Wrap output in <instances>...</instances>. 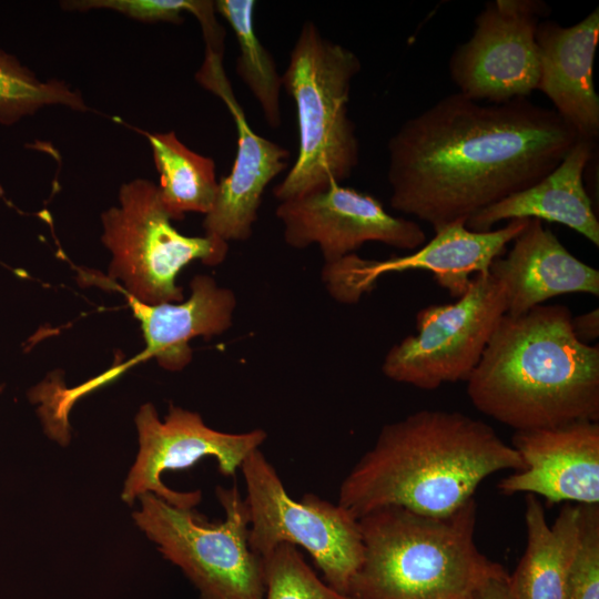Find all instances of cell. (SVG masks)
I'll return each instance as SVG.
<instances>
[{"label": "cell", "instance_id": "1", "mask_svg": "<svg viewBox=\"0 0 599 599\" xmlns=\"http://www.w3.org/2000/svg\"><path fill=\"white\" fill-rule=\"evenodd\" d=\"M579 139L554 109L517 98L484 104L451 93L390 136V206L435 231L524 191Z\"/></svg>", "mask_w": 599, "mask_h": 599}, {"label": "cell", "instance_id": "2", "mask_svg": "<svg viewBox=\"0 0 599 599\" xmlns=\"http://www.w3.org/2000/svg\"><path fill=\"white\" fill-rule=\"evenodd\" d=\"M524 468L493 427L460 412L422 409L382 427L343 479L338 505L359 519L384 506L446 517L490 475Z\"/></svg>", "mask_w": 599, "mask_h": 599}, {"label": "cell", "instance_id": "3", "mask_svg": "<svg viewBox=\"0 0 599 599\" xmlns=\"http://www.w3.org/2000/svg\"><path fill=\"white\" fill-rule=\"evenodd\" d=\"M565 305L504 315L468 377L486 416L518 430L599 422V345L583 344Z\"/></svg>", "mask_w": 599, "mask_h": 599}, {"label": "cell", "instance_id": "4", "mask_svg": "<svg viewBox=\"0 0 599 599\" xmlns=\"http://www.w3.org/2000/svg\"><path fill=\"white\" fill-rule=\"evenodd\" d=\"M475 499L446 517L399 506L376 508L358 519L363 559L352 599H465L506 570L475 542Z\"/></svg>", "mask_w": 599, "mask_h": 599}, {"label": "cell", "instance_id": "5", "mask_svg": "<svg viewBox=\"0 0 599 599\" xmlns=\"http://www.w3.org/2000/svg\"><path fill=\"white\" fill-rule=\"evenodd\" d=\"M361 69L352 50L325 38L313 21L303 23L282 75L296 106L298 152L273 190L280 202L341 183L357 166L359 143L348 102Z\"/></svg>", "mask_w": 599, "mask_h": 599}, {"label": "cell", "instance_id": "6", "mask_svg": "<svg viewBox=\"0 0 599 599\" xmlns=\"http://www.w3.org/2000/svg\"><path fill=\"white\" fill-rule=\"evenodd\" d=\"M101 221V238L112 254L109 277L93 272L80 275L85 284L121 291L149 305L182 302L183 291L176 285L180 271L194 260L221 264L229 252L223 240L179 233L150 180L122 184L119 205L105 211Z\"/></svg>", "mask_w": 599, "mask_h": 599}, {"label": "cell", "instance_id": "7", "mask_svg": "<svg viewBox=\"0 0 599 599\" xmlns=\"http://www.w3.org/2000/svg\"><path fill=\"white\" fill-rule=\"evenodd\" d=\"M225 518L209 522L146 493L133 512L136 526L176 565L201 599H264L262 558L248 545L250 516L236 486L216 487Z\"/></svg>", "mask_w": 599, "mask_h": 599}, {"label": "cell", "instance_id": "8", "mask_svg": "<svg viewBox=\"0 0 599 599\" xmlns=\"http://www.w3.org/2000/svg\"><path fill=\"white\" fill-rule=\"evenodd\" d=\"M240 469L246 487L250 548L262 558L280 544L300 546L311 555L324 581L347 595L363 559L358 519L312 493L293 499L260 448Z\"/></svg>", "mask_w": 599, "mask_h": 599}, {"label": "cell", "instance_id": "9", "mask_svg": "<svg viewBox=\"0 0 599 599\" xmlns=\"http://www.w3.org/2000/svg\"><path fill=\"white\" fill-rule=\"evenodd\" d=\"M506 313L501 286L489 273L476 274L454 303L418 311L416 334L389 348L382 372L394 382L424 390L466 382Z\"/></svg>", "mask_w": 599, "mask_h": 599}, {"label": "cell", "instance_id": "10", "mask_svg": "<svg viewBox=\"0 0 599 599\" xmlns=\"http://www.w3.org/2000/svg\"><path fill=\"white\" fill-rule=\"evenodd\" d=\"M135 425L139 451L121 494L122 500L129 505L150 493L172 506L192 509L201 501L202 493H183L166 487L161 480L163 473L189 469L211 456L222 475L234 476L244 459L267 437L266 432L260 428L245 433L215 430L203 422L200 414L173 405L162 422L151 403L140 407Z\"/></svg>", "mask_w": 599, "mask_h": 599}, {"label": "cell", "instance_id": "11", "mask_svg": "<svg viewBox=\"0 0 599 599\" xmlns=\"http://www.w3.org/2000/svg\"><path fill=\"white\" fill-rule=\"evenodd\" d=\"M549 12L540 0L488 2L475 20L471 37L449 59L458 92L475 101L502 103L537 90L536 32Z\"/></svg>", "mask_w": 599, "mask_h": 599}, {"label": "cell", "instance_id": "12", "mask_svg": "<svg viewBox=\"0 0 599 599\" xmlns=\"http://www.w3.org/2000/svg\"><path fill=\"white\" fill-rule=\"evenodd\" d=\"M529 219L508 221L500 229L474 232L458 220L435 231L434 237L413 254L376 261L349 254L324 264L322 278L331 296L345 304L357 303L388 273L423 270L453 298L460 297L476 274L488 273L490 264L504 255L506 246L527 226Z\"/></svg>", "mask_w": 599, "mask_h": 599}, {"label": "cell", "instance_id": "13", "mask_svg": "<svg viewBox=\"0 0 599 599\" xmlns=\"http://www.w3.org/2000/svg\"><path fill=\"white\" fill-rule=\"evenodd\" d=\"M276 216L283 223L287 245L305 248L317 244L324 264L353 254L366 242L409 251L426 243L418 223L393 216L375 196L336 182L280 202Z\"/></svg>", "mask_w": 599, "mask_h": 599}, {"label": "cell", "instance_id": "14", "mask_svg": "<svg viewBox=\"0 0 599 599\" xmlns=\"http://www.w3.org/2000/svg\"><path fill=\"white\" fill-rule=\"evenodd\" d=\"M524 468L501 479L505 495L541 496L548 505H599V422L515 432Z\"/></svg>", "mask_w": 599, "mask_h": 599}, {"label": "cell", "instance_id": "15", "mask_svg": "<svg viewBox=\"0 0 599 599\" xmlns=\"http://www.w3.org/2000/svg\"><path fill=\"white\" fill-rule=\"evenodd\" d=\"M190 287L191 295L186 301L155 305L142 303L118 291L124 295L133 315L140 321L145 348L130 361L115 364L102 375L71 388L72 398L78 400L151 357L166 370H181L192 361L190 339L196 336L209 339L229 329L237 303L234 293L230 288L220 287L207 275L193 277Z\"/></svg>", "mask_w": 599, "mask_h": 599}, {"label": "cell", "instance_id": "16", "mask_svg": "<svg viewBox=\"0 0 599 599\" xmlns=\"http://www.w3.org/2000/svg\"><path fill=\"white\" fill-rule=\"evenodd\" d=\"M201 83L217 94L234 119L237 150L229 175L219 182L212 210L205 215V235L229 241L251 237L265 189L288 166V151L258 135L236 101L222 64L201 70Z\"/></svg>", "mask_w": 599, "mask_h": 599}, {"label": "cell", "instance_id": "17", "mask_svg": "<svg viewBox=\"0 0 599 599\" xmlns=\"http://www.w3.org/2000/svg\"><path fill=\"white\" fill-rule=\"evenodd\" d=\"M488 273L501 286L507 315L520 316L564 294L599 296V271L572 255L540 220L529 219Z\"/></svg>", "mask_w": 599, "mask_h": 599}, {"label": "cell", "instance_id": "18", "mask_svg": "<svg viewBox=\"0 0 599 599\" xmlns=\"http://www.w3.org/2000/svg\"><path fill=\"white\" fill-rule=\"evenodd\" d=\"M536 42L539 57L537 90L547 95L554 110L579 138L595 142L599 135V98L593 83V61L599 42L598 8L570 27L540 21Z\"/></svg>", "mask_w": 599, "mask_h": 599}, {"label": "cell", "instance_id": "19", "mask_svg": "<svg viewBox=\"0 0 599 599\" xmlns=\"http://www.w3.org/2000/svg\"><path fill=\"white\" fill-rule=\"evenodd\" d=\"M595 142L579 138L564 160L534 185L471 215L466 227L487 232L501 221L536 219L560 223L599 246V221L583 174Z\"/></svg>", "mask_w": 599, "mask_h": 599}, {"label": "cell", "instance_id": "20", "mask_svg": "<svg viewBox=\"0 0 599 599\" xmlns=\"http://www.w3.org/2000/svg\"><path fill=\"white\" fill-rule=\"evenodd\" d=\"M580 505L566 504L549 525L544 506L526 495V550L509 576L519 599H565L567 577L580 536Z\"/></svg>", "mask_w": 599, "mask_h": 599}, {"label": "cell", "instance_id": "21", "mask_svg": "<svg viewBox=\"0 0 599 599\" xmlns=\"http://www.w3.org/2000/svg\"><path fill=\"white\" fill-rule=\"evenodd\" d=\"M160 175L161 202L171 220L187 212L207 214L216 200L219 181L213 159L182 143L174 131L146 133Z\"/></svg>", "mask_w": 599, "mask_h": 599}, {"label": "cell", "instance_id": "22", "mask_svg": "<svg viewBox=\"0 0 599 599\" xmlns=\"http://www.w3.org/2000/svg\"><path fill=\"white\" fill-rule=\"evenodd\" d=\"M217 11L231 26L238 45L235 70L258 102L272 129L282 123L280 93L282 75L274 58L260 41L254 27L253 0H219Z\"/></svg>", "mask_w": 599, "mask_h": 599}, {"label": "cell", "instance_id": "23", "mask_svg": "<svg viewBox=\"0 0 599 599\" xmlns=\"http://www.w3.org/2000/svg\"><path fill=\"white\" fill-rule=\"evenodd\" d=\"M52 104L87 110L80 93L61 81H40L14 57L0 50V123L12 124Z\"/></svg>", "mask_w": 599, "mask_h": 599}, {"label": "cell", "instance_id": "24", "mask_svg": "<svg viewBox=\"0 0 599 599\" xmlns=\"http://www.w3.org/2000/svg\"><path fill=\"white\" fill-rule=\"evenodd\" d=\"M262 561L264 599H352L318 578L294 545L280 544Z\"/></svg>", "mask_w": 599, "mask_h": 599}, {"label": "cell", "instance_id": "25", "mask_svg": "<svg viewBox=\"0 0 599 599\" xmlns=\"http://www.w3.org/2000/svg\"><path fill=\"white\" fill-rule=\"evenodd\" d=\"M62 7L69 10L110 9L141 22L184 21L183 12H191L202 24L204 35L213 37L223 31L217 23L213 1L195 0H81L65 1Z\"/></svg>", "mask_w": 599, "mask_h": 599}, {"label": "cell", "instance_id": "26", "mask_svg": "<svg viewBox=\"0 0 599 599\" xmlns=\"http://www.w3.org/2000/svg\"><path fill=\"white\" fill-rule=\"evenodd\" d=\"M579 542L569 568L565 599H599V505H580Z\"/></svg>", "mask_w": 599, "mask_h": 599}, {"label": "cell", "instance_id": "27", "mask_svg": "<svg viewBox=\"0 0 599 599\" xmlns=\"http://www.w3.org/2000/svg\"><path fill=\"white\" fill-rule=\"evenodd\" d=\"M475 599H519L514 591L509 575L505 571L487 579L475 592Z\"/></svg>", "mask_w": 599, "mask_h": 599}, {"label": "cell", "instance_id": "28", "mask_svg": "<svg viewBox=\"0 0 599 599\" xmlns=\"http://www.w3.org/2000/svg\"><path fill=\"white\" fill-rule=\"evenodd\" d=\"M571 328L575 336L583 344H591L599 336V309L571 317Z\"/></svg>", "mask_w": 599, "mask_h": 599}, {"label": "cell", "instance_id": "29", "mask_svg": "<svg viewBox=\"0 0 599 599\" xmlns=\"http://www.w3.org/2000/svg\"><path fill=\"white\" fill-rule=\"evenodd\" d=\"M465 599H475L474 597L465 598Z\"/></svg>", "mask_w": 599, "mask_h": 599}]
</instances>
